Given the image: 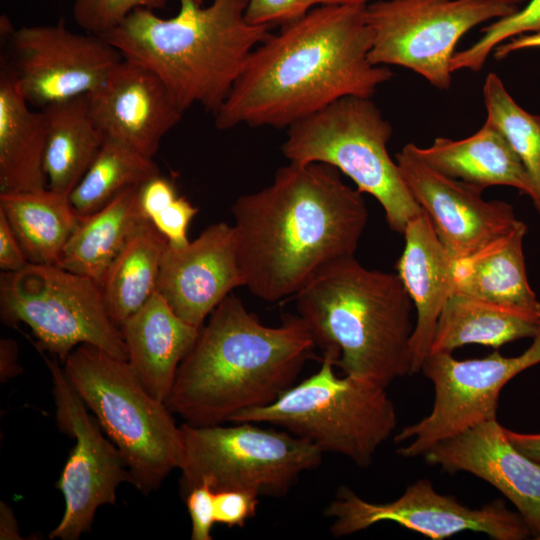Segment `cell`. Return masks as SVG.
Listing matches in <instances>:
<instances>
[{"label":"cell","mask_w":540,"mask_h":540,"mask_svg":"<svg viewBox=\"0 0 540 540\" xmlns=\"http://www.w3.org/2000/svg\"><path fill=\"white\" fill-rule=\"evenodd\" d=\"M39 353L51 374L59 429L75 439L57 482L65 500L64 514L49 538L77 540L91 530L100 506L115 504L117 488L130 483V474L121 453L106 439L96 417L89 414L59 360Z\"/></svg>","instance_id":"obj_14"},{"label":"cell","mask_w":540,"mask_h":540,"mask_svg":"<svg viewBox=\"0 0 540 540\" xmlns=\"http://www.w3.org/2000/svg\"><path fill=\"white\" fill-rule=\"evenodd\" d=\"M167 245L152 222L144 220L107 268L99 287L108 313L119 327L157 292Z\"/></svg>","instance_id":"obj_29"},{"label":"cell","mask_w":540,"mask_h":540,"mask_svg":"<svg viewBox=\"0 0 540 540\" xmlns=\"http://www.w3.org/2000/svg\"><path fill=\"white\" fill-rule=\"evenodd\" d=\"M295 298L316 347L344 375L386 388L412 375L414 306L398 274L367 269L353 256L328 267Z\"/></svg>","instance_id":"obj_5"},{"label":"cell","mask_w":540,"mask_h":540,"mask_svg":"<svg viewBox=\"0 0 540 540\" xmlns=\"http://www.w3.org/2000/svg\"><path fill=\"white\" fill-rule=\"evenodd\" d=\"M29 264L25 253L8 220L0 212V270L16 272Z\"/></svg>","instance_id":"obj_39"},{"label":"cell","mask_w":540,"mask_h":540,"mask_svg":"<svg viewBox=\"0 0 540 540\" xmlns=\"http://www.w3.org/2000/svg\"><path fill=\"white\" fill-rule=\"evenodd\" d=\"M510 442L525 456L540 463V433H521L505 428Z\"/></svg>","instance_id":"obj_42"},{"label":"cell","mask_w":540,"mask_h":540,"mask_svg":"<svg viewBox=\"0 0 540 540\" xmlns=\"http://www.w3.org/2000/svg\"><path fill=\"white\" fill-rule=\"evenodd\" d=\"M423 456L445 472H467L491 484L515 506L532 536L539 534L540 463L510 442L497 419L443 440Z\"/></svg>","instance_id":"obj_19"},{"label":"cell","mask_w":540,"mask_h":540,"mask_svg":"<svg viewBox=\"0 0 540 540\" xmlns=\"http://www.w3.org/2000/svg\"><path fill=\"white\" fill-rule=\"evenodd\" d=\"M64 372L121 453L130 483L158 489L184 459V437L165 402L151 396L127 360L91 344L77 346Z\"/></svg>","instance_id":"obj_6"},{"label":"cell","mask_w":540,"mask_h":540,"mask_svg":"<svg viewBox=\"0 0 540 540\" xmlns=\"http://www.w3.org/2000/svg\"><path fill=\"white\" fill-rule=\"evenodd\" d=\"M120 329L130 367L147 392L165 402L200 328L180 318L156 292Z\"/></svg>","instance_id":"obj_21"},{"label":"cell","mask_w":540,"mask_h":540,"mask_svg":"<svg viewBox=\"0 0 540 540\" xmlns=\"http://www.w3.org/2000/svg\"><path fill=\"white\" fill-rule=\"evenodd\" d=\"M325 515L333 519L330 532L344 537L379 522L390 521L432 540H442L463 531L484 533L494 540H523L532 532L518 512L494 500L480 508H470L451 495L436 491L429 479L410 484L394 501L373 503L353 490L340 487Z\"/></svg>","instance_id":"obj_15"},{"label":"cell","mask_w":540,"mask_h":540,"mask_svg":"<svg viewBox=\"0 0 540 540\" xmlns=\"http://www.w3.org/2000/svg\"><path fill=\"white\" fill-rule=\"evenodd\" d=\"M0 42V67L38 109L88 94L123 59L104 36L73 32L63 19L15 28L2 15Z\"/></svg>","instance_id":"obj_12"},{"label":"cell","mask_w":540,"mask_h":540,"mask_svg":"<svg viewBox=\"0 0 540 540\" xmlns=\"http://www.w3.org/2000/svg\"><path fill=\"white\" fill-rule=\"evenodd\" d=\"M258 495L246 490H222L214 492L216 523L228 527H244L257 509Z\"/></svg>","instance_id":"obj_36"},{"label":"cell","mask_w":540,"mask_h":540,"mask_svg":"<svg viewBox=\"0 0 540 540\" xmlns=\"http://www.w3.org/2000/svg\"><path fill=\"white\" fill-rule=\"evenodd\" d=\"M527 226L519 221L505 234L452 263L454 291L504 305L540 310L525 267L523 239Z\"/></svg>","instance_id":"obj_24"},{"label":"cell","mask_w":540,"mask_h":540,"mask_svg":"<svg viewBox=\"0 0 540 540\" xmlns=\"http://www.w3.org/2000/svg\"><path fill=\"white\" fill-rule=\"evenodd\" d=\"M395 161L452 261L470 255L518 222L512 205L487 201L483 191L436 171L416 155L411 143L395 155Z\"/></svg>","instance_id":"obj_16"},{"label":"cell","mask_w":540,"mask_h":540,"mask_svg":"<svg viewBox=\"0 0 540 540\" xmlns=\"http://www.w3.org/2000/svg\"><path fill=\"white\" fill-rule=\"evenodd\" d=\"M326 163L289 162L267 187L232 205L244 286L267 302L295 296L353 257L368 220L362 193Z\"/></svg>","instance_id":"obj_2"},{"label":"cell","mask_w":540,"mask_h":540,"mask_svg":"<svg viewBox=\"0 0 540 540\" xmlns=\"http://www.w3.org/2000/svg\"><path fill=\"white\" fill-rule=\"evenodd\" d=\"M144 220L138 205V186L123 190L103 208L80 219L57 266L99 285L113 259Z\"/></svg>","instance_id":"obj_28"},{"label":"cell","mask_w":540,"mask_h":540,"mask_svg":"<svg viewBox=\"0 0 540 540\" xmlns=\"http://www.w3.org/2000/svg\"><path fill=\"white\" fill-rule=\"evenodd\" d=\"M494 1L518 8V5L524 3L526 0H494Z\"/></svg>","instance_id":"obj_45"},{"label":"cell","mask_w":540,"mask_h":540,"mask_svg":"<svg viewBox=\"0 0 540 540\" xmlns=\"http://www.w3.org/2000/svg\"><path fill=\"white\" fill-rule=\"evenodd\" d=\"M160 174L153 158L105 137L86 173L69 195L80 218L92 215L123 190Z\"/></svg>","instance_id":"obj_30"},{"label":"cell","mask_w":540,"mask_h":540,"mask_svg":"<svg viewBox=\"0 0 540 540\" xmlns=\"http://www.w3.org/2000/svg\"><path fill=\"white\" fill-rule=\"evenodd\" d=\"M366 6L318 5L270 34L213 114L216 128H289L342 98H371L393 72L369 60Z\"/></svg>","instance_id":"obj_1"},{"label":"cell","mask_w":540,"mask_h":540,"mask_svg":"<svg viewBox=\"0 0 540 540\" xmlns=\"http://www.w3.org/2000/svg\"><path fill=\"white\" fill-rule=\"evenodd\" d=\"M539 333L540 310L504 305L453 291L439 316L430 353H452L469 344L497 349L518 339H533Z\"/></svg>","instance_id":"obj_25"},{"label":"cell","mask_w":540,"mask_h":540,"mask_svg":"<svg viewBox=\"0 0 540 540\" xmlns=\"http://www.w3.org/2000/svg\"><path fill=\"white\" fill-rule=\"evenodd\" d=\"M540 29V0H529L528 4L516 12L499 18L482 29V36L467 49L456 52L451 59L453 72L469 69L480 71L489 54L501 43L526 33Z\"/></svg>","instance_id":"obj_32"},{"label":"cell","mask_w":540,"mask_h":540,"mask_svg":"<svg viewBox=\"0 0 540 540\" xmlns=\"http://www.w3.org/2000/svg\"><path fill=\"white\" fill-rule=\"evenodd\" d=\"M47 122L44 170L47 187L70 195L94 160L104 135L94 124L86 95L41 109Z\"/></svg>","instance_id":"obj_27"},{"label":"cell","mask_w":540,"mask_h":540,"mask_svg":"<svg viewBox=\"0 0 540 540\" xmlns=\"http://www.w3.org/2000/svg\"><path fill=\"white\" fill-rule=\"evenodd\" d=\"M168 0H74L72 16L86 33L104 36L117 28L134 10L163 9Z\"/></svg>","instance_id":"obj_33"},{"label":"cell","mask_w":540,"mask_h":540,"mask_svg":"<svg viewBox=\"0 0 540 540\" xmlns=\"http://www.w3.org/2000/svg\"><path fill=\"white\" fill-rule=\"evenodd\" d=\"M161 18L138 8L104 37L123 58L156 73L183 112L198 105L213 114L227 98L253 49L271 27L245 20L248 0H178Z\"/></svg>","instance_id":"obj_4"},{"label":"cell","mask_w":540,"mask_h":540,"mask_svg":"<svg viewBox=\"0 0 540 540\" xmlns=\"http://www.w3.org/2000/svg\"><path fill=\"white\" fill-rule=\"evenodd\" d=\"M185 501L192 523L191 539L212 540L214 491L207 484L198 485L185 494Z\"/></svg>","instance_id":"obj_37"},{"label":"cell","mask_w":540,"mask_h":540,"mask_svg":"<svg viewBox=\"0 0 540 540\" xmlns=\"http://www.w3.org/2000/svg\"><path fill=\"white\" fill-rule=\"evenodd\" d=\"M393 133L371 98L345 97L287 128L281 147L289 162L326 163L380 203L389 227L403 234L423 210L387 149Z\"/></svg>","instance_id":"obj_8"},{"label":"cell","mask_w":540,"mask_h":540,"mask_svg":"<svg viewBox=\"0 0 540 540\" xmlns=\"http://www.w3.org/2000/svg\"><path fill=\"white\" fill-rule=\"evenodd\" d=\"M47 122L0 67V193L46 189Z\"/></svg>","instance_id":"obj_23"},{"label":"cell","mask_w":540,"mask_h":540,"mask_svg":"<svg viewBox=\"0 0 540 540\" xmlns=\"http://www.w3.org/2000/svg\"><path fill=\"white\" fill-rule=\"evenodd\" d=\"M181 425L184 459L180 487L185 494L207 484L214 492L246 490L282 497L300 475L316 468L323 452L290 432L264 429L253 422Z\"/></svg>","instance_id":"obj_10"},{"label":"cell","mask_w":540,"mask_h":540,"mask_svg":"<svg viewBox=\"0 0 540 540\" xmlns=\"http://www.w3.org/2000/svg\"><path fill=\"white\" fill-rule=\"evenodd\" d=\"M536 540H540V532L539 534L535 537Z\"/></svg>","instance_id":"obj_46"},{"label":"cell","mask_w":540,"mask_h":540,"mask_svg":"<svg viewBox=\"0 0 540 540\" xmlns=\"http://www.w3.org/2000/svg\"><path fill=\"white\" fill-rule=\"evenodd\" d=\"M244 286L233 225L218 222L183 247L164 252L157 292L184 321L201 328L236 287Z\"/></svg>","instance_id":"obj_18"},{"label":"cell","mask_w":540,"mask_h":540,"mask_svg":"<svg viewBox=\"0 0 540 540\" xmlns=\"http://www.w3.org/2000/svg\"><path fill=\"white\" fill-rule=\"evenodd\" d=\"M403 235L405 244L396 270L416 310L411 339L414 374L430 353L439 316L454 291L453 261L424 211L407 224Z\"/></svg>","instance_id":"obj_20"},{"label":"cell","mask_w":540,"mask_h":540,"mask_svg":"<svg viewBox=\"0 0 540 540\" xmlns=\"http://www.w3.org/2000/svg\"><path fill=\"white\" fill-rule=\"evenodd\" d=\"M198 213V208L183 196L177 198L150 221L172 247L180 248L189 243L187 229Z\"/></svg>","instance_id":"obj_35"},{"label":"cell","mask_w":540,"mask_h":540,"mask_svg":"<svg viewBox=\"0 0 540 540\" xmlns=\"http://www.w3.org/2000/svg\"><path fill=\"white\" fill-rule=\"evenodd\" d=\"M177 196L173 181L160 174L138 186V205L143 217L149 221Z\"/></svg>","instance_id":"obj_38"},{"label":"cell","mask_w":540,"mask_h":540,"mask_svg":"<svg viewBox=\"0 0 540 540\" xmlns=\"http://www.w3.org/2000/svg\"><path fill=\"white\" fill-rule=\"evenodd\" d=\"M322 358L317 372L264 407L244 410L231 422L267 423L303 438L323 453H337L359 467L369 466L393 434L397 414L386 387L334 372Z\"/></svg>","instance_id":"obj_7"},{"label":"cell","mask_w":540,"mask_h":540,"mask_svg":"<svg viewBox=\"0 0 540 540\" xmlns=\"http://www.w3.org/2000/svg\"><path fill=\"white\" fill-rule=\"evenodd\" d=\"M540 47V29L536 32L522 34L499 44L493 50V56L497 60L506 58L513 52L526 48Z\"/></svg>","instance_id":"obj_41"},{"label":"cell","mask_w":540,"mask_h":540,"mask_svg":"<svg viewBox=\"0 0 540 540\" xmlns=\"http://www.w3.org/2000/svg\"><path fill=\"white\" fill-rule=\"evenodd\" d=\"M483 97L486 119L506 137L528 172L532 184L530 198L540 215V116L519 106L493 72L485 79Z\"/></svg>","instance_id":"obj_31"},{"label":"cell","mask_w":540,"mask_h":540,"mask_svg":"<svg viewBox=\"0 0 540 540\" xmlns=\"http://www.w3.org/2000/svg\"><path fill=\"white\" fill-rule=\"evenodd\" d=\"M18 345L9 338L0 339V381L6 383L22 372L18 363Z\"/></svg>","instance_id":"obj_40"},{"label":"cell","mask_w":540,"mask_h":540,"mask_svg":"<svg viewBox=\"0 0 540 540\" xmlns=\"http://www.w3.org/2000/svg\"><path fill=\"white\" fill-rule=\"evenodd\" d=\"M540 363V333L520 355L502 356L498 351L477 359L458 360L452 353H430L421 366L434 386L431 412L405 426L394 437L404 458L423 456L437 443L482 422L496 419L503 387L522 371Z\"/></svg>","instance_id":"obj_13"},{"label":"cell","mask_w":540,"mask_h":540,"mask_svg":"<svg viewBox=\"0 0 540 540\" xmlns=\"http://www.w3.org/2000/svg\"><path fill=\"white\" fill-rule=\"evenodd\" d=\"M411 146L436 171L481 191L502 185L532 195L531 180L522 161L502 132L487 119L467 138L438 137L429 147Z\"/></svg>","instance_id":"obj_22"},{"label":"cell","mask_w":540,"mask_h":540,"mask_svg":"<svg viewBox=\"0 0 540 540\" xmlns=\"http://www.w3.org/2000/svg\"><path fill=\"white\" fill-rule=\"evenodd\" d=\"M0 539L1 540H19L21 536L17 520L12 508L6 503H0Z\"/></svg>","instance_id":"obj_43"},{"label":"cell","mask_w":540,"mask_h":540,"mask_svg":"<svg viewBox=\"0 0 540 540\" xmlns=\"http://www.w3.org/2000/svg\"><path fill=\"white\" fill-rule=\"evenodd\" d=\"M370 1H373V0H317L318 5L368 4V2H370Z\"/></svg>","instance_id":"obj_44"},{"label":"cell","mask_w":540,"mask_h":540,"mask_svg":"<svg viewBox=\"0 0 540 540\" xmlns=\"http://www.w3.org/2000/svg\"><path fill=\"white\" fill-rule=\"evenodd\" d=\"M318 6L317 0H248L245 20L254 26L284 25Z\"/></svg>","instance_id":"obj_34"},{"label":"cell","mask_w":540,"mask_h":540,"mask_svg":"<svg viewBox=\"0 0 540 540\" xmlns=\"http://www.w3.org/2000/svg\"><path fill=\"white\" fill-rule=\"evenodd\" d=\"M0 212L32 264L57 265L81 219L69 195L49 188L0 193Z\"/></svg>","instance_id":"obj_26"},{"label":"cell","mask_w":540,"mask_h":540,"mask_svg":"<svg viewBox=\"0 0 540 540\" xmlns=\"http://www.w3.org/2000/svg\"><path fill=\"white\" fill-rule=\"evenodd\" d=\"M86 98L90 116L104 137L150 158L184 113L156 73L125 58Z\"/></svg>","instance_id":"obj_17"},{"label":"cell","mask_w":540,"mask_h":540,"mask_svg":"<svg viewBox=\"0 0 540 540\" xmlns=\"http://www.w3.org/2000/svg\"><path fill=\"white\" fill-rule=\"evenodd\" d=\"M517 10L494 0H376L366 6L372 32L369 60L412 70L448 90L459 40L477 25Z\"/></svg>","instance_id":"obj_11"},{"label":"cell","mask_w":540,"mask_h":540,"mask_svg":"<svg viewBox=\"0 0 540 540\" xmlns=\"http://www.w3.org/2000/svg\"><path fill=\"white\" fill-rule=\"evenodd\" d=\"M315 347L298 315L266 326L230 293L200 328L165 404L190 425L230 422L292 387Z\"/></svg>","instance_id":"obj_3"},{"label":"cell","mask_w":540,"mask_h":540,"mask_svg":"<svg viewBox=\"0 0 540 540\" xmlns=\"http://www.w3.org/2000/svg\"><path fill=\"white\" fill-rule=\"evenodd\" d=\"M0 318L9 327L27 325L38 351L61 363L81 344L128 359L99 285L57 265L29 263L16 272H1Z\"/></svg>","instance_id":"obj_9"}]
</instances>
